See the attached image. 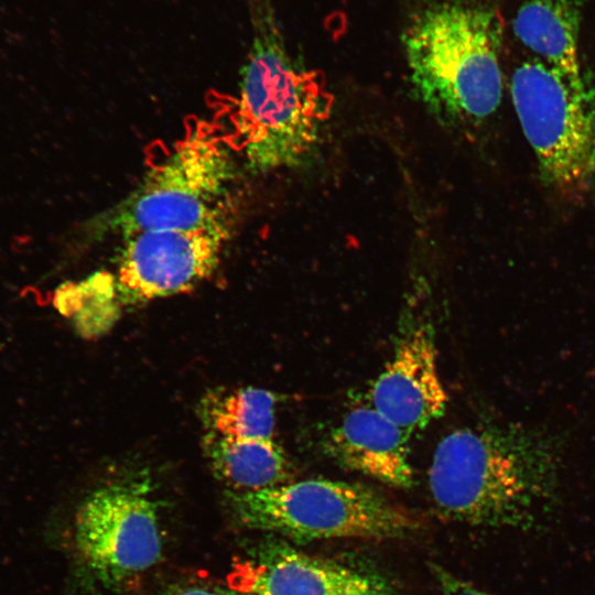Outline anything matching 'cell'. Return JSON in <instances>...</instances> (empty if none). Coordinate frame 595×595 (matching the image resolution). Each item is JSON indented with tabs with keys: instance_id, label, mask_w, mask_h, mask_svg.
Listing matches in <instances>:
<instances>
[{
	"instance_id": "10",
	"label": "cell",
	"mask_w": 595,
	"mask_h": 595,
	"mask_svg": "<svg viewBox=\"0 0 595 595\" xmlns=\"http://www.w3.org/2000/svg\"><path fill=\"white\" fill-rule=\"evenodd\" d=\"M447 394L437 369L434 328L420 321L402 332L370 389L371 407L412 436L443 415Z\"/></svg>"
},
{
	"instance_id": "7",
	"label": "cell",
	"mask_w": 595,
	"mask_h": 595,
	"mask_svg": "<svg viewBox=\"0 0 595 595\" xmlns=\"http://www.w3.org/2000/svg\"><path fill=\"white\" fill-rule=\"evenodd\" d=\"M75 544L86 571L106 587L155 565L162 538L149 480H116L91 491L76 513Z\"/></svg>"
},
{
	"instance_id": "4",
	"label": "cell",
	"mask_w": 595,
	"mask_h": 595,
	"mask_svg": "<svg viewBox=\"0 0 595 595\" xmlns=\"http://www.w3.org/2000/svg\"><path fill=\"white\" fill-rule=\"evenodd\" d=\"M234 145L205 121L151 164L137 187L94 223L96 234L123 238L144 230L230 224L236 178Z\"/></svg>"
},
{
	"instance_id": "11",
	"label": "cell",
	"mask_w": 595,
	"mask_h": 595,
	"mask_svg": "<svg viewBox=\"0 0 595 595\" xmlns=\"http://www.w3.org/2000/svg\"><path fill=\"white\" fill-rule=\"evenodd\" d=\"M410 435L374 407L355 408L329 433L326 447L342 466L389 486L413 483Z\"/></svg>"
},
{
	"instance_id": "15",
	"label": "cell",
	"mask_w": 595,
	"mask_h": 595,
	"mask_svg": "<svg viewBox=\"0 0 595 595\" xmlns=\"http://www.w3.org/2000/svg\"><path fill=\"white\" fill-rule=\"evenodd\" d=\"M120 300L116 277L98 271L79 282H67L56 290L54 305L73 316L76 331L85 337L100 334L115 321Z\"/></svg>"
},
{
	"instance_id": "3",
	"label": "cell",
	"mask_w": 595,
	"mask_h": 595,
	"mask_svg": "<svg viewBox=\"0 0 595 595\" xmlns=\"http://www.w3.org/2000/svg\"><path fill=\"white\" fill-rule=\"evenodd\" d=\"M501 36L497 10L478 1H439L413 18L402 36L410 82L440 123H476L496 111Z\"/></svg>"
},
{
	"instance_id": "13",
	"label": "cell",
	"mask_w": 595,
	"mask_h": 595,
	"mask_svg": "<svg viewBox=\"0 0 595 595\" xmlns=\"http://www.w3.org/2000/svg\"><path fill=\"white\" fill-rule=\"evenodd\" d=\"M204 450L215 475L234 491H256L290 482L286 456L273 439H235L207 432Z\"/></svg>"
},
{
	"instance_id": "5",
	"label": "cell",
	"mask_w": 595,
	"mask_h": 595,
	"mask_svg": "<svg viewBox=\"0 0 595 595\" xmlns=\"http://www.w3.org/2000/svg\"><path fill=\"white\" fill-rule=\"evenodd\" d=\"M510 95L542 182L567 197L595 187V85L533 58L512 73Z\"/></svg>"
},
{
	"instance_id": "17",
	"label": "cell",
	"mask_w": 595,
	"mask_h": 595,
	"mask_svg": "<svg viewBox=\"0 0 595 595\" xmlns=\"http://www.w3.org/2000/svg\"><path fill=\"white\" fill-rule=\"evenodd\" d=\"M169 595H250L234 588L224 589L218 587L192 586L175 591Z\"/></svg>"
},
{
	"instance_id": "1",
	"label": "cell",
	"mask_w": 595,
	"mask_h": 595,
	"mask_svg": "<svg viewBox=\"0 0 595 595\" xmlns=\"http://www.w3.org/2000/svg\"><path fill=\"white\" fill-rule=\"evenodd\" d=\"M560 450L541 430L517 423L457 429L437 444L429 488L445 519L488 527L532 524L550 507Z\"/></svg>"
},
{
	"instance_id": "2",
	"label": "cell",
	"mask_w": 595,
	"mask_h": 595,
	"mask_svg": "<svg viewBox=\"0 0 595 595\" xmlns=\"http://www.w3.org/2000/svg\"><path fill=\"white\" fill-rule=\"evenodd\" d=\"M252 41L232 104L234 148L256 174L305 163L332 110L321 75L289 53L271 0H250Z\"/></svg>"
},
{
	"instance_id": "9",
	"label": "cell",
	"mask_w": 595,
	"mask_h": 595,
	"mask_svg": "<svg viewBox=\"0 0 595 595\" xmlns=\"http://www.w3.org/2000/svg\"><path fill=\"white\" fill-rule=\"evenodd\" d=\"M231 588L250 595H393L380 575L317 558L278 540L236 560Z\"/></svg>"
},
{
	"instance_id": "6",
	"label": "cell",
	"mask_w": 595,
	"mask_h": 595,
	"mask_svg": "<svg viewBox=\"0 0 595 595\" xmlns=\"http://www.w3.org/2000/svg\"><path fill=\"white\" fill-rule=\"evenodd\" d=\"M228 497L246 527L293 540L392 539L418 524L379 493L342 480L288 482L256 491H231Z\"/></svg>"
},
{
	"instance_id": "16",
	"label": "cell",
	"mask_w": 595,
	"mask_h": 595,
	"mask_svg": "<svg viewBox=\"0 0 595 595\" xmlns=\"http://www.w3.org/2000/svg\"><path fill=\"white\" fill-rule=\"evenodd\" d=\"M440 595H489L455 577L441 567H434Z\"/></svg>"
},
{
	"instance_id": "14",
	"label": "cell",
	"mask_w": 595,
	"mask_h": 595,
	"mask_svg": "<svg viewBox=\"0 0 595 595\" xmlns=\"http://www.w3.org/2000/svg\"><path fill=\"white\" fill-rule=\"evenodd\" d=\"M275 403L273 392L245 387L207 393L199 414L207 432L235 439H272Z\"/></svg>"
},
{
	"instance_id": "8",
	"label": "cell",
	"mask_w": 595,
	"mask_h": 595,
	"mask_svg": "<svg viewBox=\"0 0 595 595\" xmlns=\"http://www.w3.org/2000/svg\"><path fill=\"white\" fill-rule=\"evenodd\" d=\"M230 224L144 230L123 238L118 261L120 300L147 302L196 288L216 270Z\"/></svg>"
},
{
	"instance_id": "12",
	"label": "cell",
	"mask_w": 595,
	"mask_h": 595,
	"mask_svg": "<svg viewBox=\"0 0 595 595\" xmlns=\"http://www.w3.org/2000/svg\"><path fill=\"white\" fill-rule=\"evenodd\" d=\"M581 21V0H524L512 31L536 58L578 77L584 75L578 55Z\"/></svg>"
}]
</instances>
